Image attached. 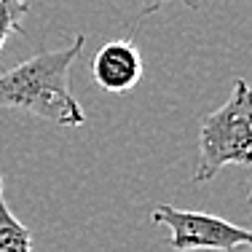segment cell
<instances>
[{"label": "cell", "instance_id": "obj_1", "mask_svg": "<svg viewBox=\"0 0 252 252\" xmlns=\"http://www.w3.org/2000/svg\"><path fill=\"white\" fill-rule=\"evenodd\" d=\"M83 46L86 38L75 35L67 49L40 51L0 73V107L30 113L57 126H81L86 116L70 92V67Z\"/></svg>", "mask_w": 252, "mask_h": 252}, {"label": "cell", "instance_id": "obj_2", "mask_svg": "<svg viewBox=\"0 0 252 252\" xmlns=\"http://www.w3.org/2000/svg\"><path fill=\"white\" fill-rule=\"evenodd\" d=\"M231 164H252V92L244 78L233 83V94L223 107L204 116L193 183H212L215 175Z\"/></svg>", "mask_w": 252, "mask_h": 252}, {"label": "cell", "instance_id": "obj_3", "mask_svg": "<svg viewBox=\"0 0 252 252\" xmlns=\"http://www.w3.org/2000/svg\"><path fill=\"white\" fill-rule=\"evenodd\" d=\"M153 223L169 228V247L175 252H236L250 250L252 233L209 212L177 209L172 204H156Z\"/></svg>", "mask_w": 252, "mask_h": 252}, {"label": "cell", "instance_id": "obj_4", "mask_svg": "<svg viewBox=\"0 0 252 252\" xmlns=\"http://www.w3.org/2000/svg\"><path fill=\"white\" fill-rule=\"evenodd\" d=\"M142 70H145V62H142L140 49L126 38L105 43L92 62V73L97 86L110 94L131 92L140 83Z\"/></svg>", "mask_w": 252, "mask_h": 252}, {"label": "cell", "instance_id": "obj_5", "mask_svg": "<svg viewBox=\"0 0 252 252\" xmlns=\"http://www.w3.org/2000/svg\"><path fill=\"white\" fill-rule=\"evenodd\" d=\"M0 252H32V233L8 209L3 196V180H0Z\"/></svg>", "mask_w": 252, "mask_h": 252}, {"label": "cell", "instance_id": "obj_6", "mask_svg": "<svg viewBox=\"0 0 252 252\" xmlns=\"http://www.w3.org/2000/svg\"><path fill=\"white\" fill-rule=\"evenodd\" d=\"M30 11V0H0V51L14 32H25L22 19Z\"/></svg>", "mask_w": 252, "mask_h": 252}, {"label": "cell", "instance_id": "obj_7", "mask_svg": "<svg viewBox=\"0 0 252 252\" xmlns=\"http://www.w3.org/2000/svg\"><path fill=\"white\" fill-rule=\"evenodd\" d=\"M137 3H140V8H142V16L156 14V11L164 8L166 3H183V5H188L190 11H199L201 8V0H137Z\"/></svg>", "mask_w": 252, "mask_h": 252}]
</instances>
